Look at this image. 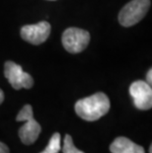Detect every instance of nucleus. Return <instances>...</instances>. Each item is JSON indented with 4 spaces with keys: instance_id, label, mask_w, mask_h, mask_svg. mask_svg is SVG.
Returning a JSON list of instances; mask_svg holds the SVG:
<instances>
[{
    "instance_id": "1",
    "label": "nucleus",
    "mask_w": 152,
    "mask_h": 153,
    "mask_svg": "<svg viewBox=\"0 0 152 153\" xmlns=\"http://www.w3.org/2000/svg\"><path fill=\"white\" fill-rule=\"evenodd\" d=\"M111 104L108 96L98 92L92 96L78 100L75 104V112L87 122H95L109 112Z\"/></svg>"
},
{
    "instance_id": "2",
    "label": "nucleus",
    "mask_w": 152,
    "mask_h": 153,
    "mask_svg": "<svg viewBox=\"0 0 152 153\" xmlns=\"http://www.w3.org/2000/svg\"><path fill=\"white\" fill-rule=\"evenodd\" d=\"M17 122H25L19 129V137L24 144H32L38 139L42 128L37 120L34 119L33 108L31 105H25L19 112L16 118Z\"/></svg>"
},
{
    "instance_id": "3",
    "label": "nucleus",
    "mask_w": 152,
    "mask_h": 153,
    "mask_svg": "<svg viewBox=\"0 0 152 153\" xmlns=\"http://www.w3.org/2000/svg\"><path fill=\"white\" fill-rule=\"evenodd\" d=\"M150 7V0H131L119 14V22L124 27H131L141 21Z\"/></svg>"
},
{
    "instance_id": "4",
    "label": "nucleus",
    "mask_w": 152,
    "mask_h": 153,
    "mask_svg": "<svg viewBox=\"0 0 152 153\" xmlns=\"http://www.w3.org/2000/svg\"><path fill=\"white\" fill-rule=\"evenodd\" d=\"M62 45L70 53L83 51L90 42V34L79 28H68L62 34Z\"/></svg>"
},
{
    "instance_id": "5",
    "label": "nucleus",
    "mask_w": 152,
    "mask_h": 153,
    "mask_svg": "<svg viewBox=\"0 0 152 153\" xmlns=\"http://www.w3.org/2000/svg\"><path fill=\"white\" fill-rule=\"evenodd\" d=\"M4 75L11 86L16 90L26 88L30 89L34 85V80L30 74L25 72L22 66L13 62L6 61L4 64Z\"/></svg>"
},
{
    "instance_id": "6",
    "label": "nucleus",
    "mask_w": 152,
    "mask_h": 153,
    "mask_svg": "<svg viewBox=\"0 0 152 153\" xmlns=\"http://www.w3.org/2000/svg\"><path fill=\"white\" fill-rule=\"evenodd\" d=\"M129 94L138 110H149L152 107V89L147 82L134 81L129 87Z\"/></svg>"
},
{
    "instance_id": "7",
    "label": "nucleus",
    "mask_w": 152,
    "mask_h": 153,
    "mask_svg": "<svg viewBox=\"0 0 152 153\" xmlns=\"http://www.w3.org/2000/svg\"><path fill=\"white\" fill-rule=\"evenodd\" d=\"M50 24L42 21L38 24L26 25L21 29V37L26 42L32 45H41L47 40L50 34Z\"/></svg>"
},
{
    "instance_id": "8",
    "label": "nucleus",
    "mask_w": 152,
    "mask_h": 153,
    "mask_svg": "<svg viewBox=\"0 0 152 153\" xmlns=\"http://www.w3.org/2000/svg\"><path fill=\"white\" fill-rule=\"evenodd\" d=\"M110 151L112 153H145L142 146L136 144L125 136L116 138L110 145Z\"/></svg>"
},
{
    "instance_id": "9",
    "label": "nucleus",
    "mask_w": 152,
    "mask_h": 153,
    "mask_svg": "<svg viewBox=\"0 0 152 153\" xmlns=\"http://www.w3.org/2000/svg\"><path fill=\"white\" fill-rule=\"evenodd\" d=\"M60 149V134L59 132H56L51 135L47 146L41 153H59Z\"/></svg>"
},
{
    "instance_id": "10",
    "label": "nucleus",
    "mask_w": 152,
    "mask_h": 153,
    "mask_svg": "<svg viewBox=\"0 0 152 153\" xmlns=\"http://www.w3.org/2000/svg\"><path fill=\"white\" fill-rule=\"evenodd\" d=\"M62 152L63 153H85L75 147V145H74L73 140H72V137H71L69 134H66L65 137H64Z\"/></svg>"
},
{
    "instance_id": "11",
    "label": "nucleus",
    "mask_w": 152,
    "mask_h": 153,
    "mask_svg": "<svg viewBox=\"0 0 152 153\" xmlns=\"http://www.w3.org/2000/svg\"><path fill=\"white\" fill-rule=\"evenodd\" d=\"M0 153H10L8 146L0 141Z\"/></svg>"
},
{
    "instance_id": "12",
    "label": "nucleus",
    "mask_w": 152,
    "mask_h": 153,
    "mask_svg": "<svg viewBox=\"0 0 152 153\" xmlns=\"http://www.w3.org/2000/svg\"><path fill=\"white\" fill-rule=\"evenodd\" d=\"M147 82L149 85H151V83H152V69H149V71H148V73H147Z\"/></svg>"
},
{
    "instance_id": "13",
    "label": "nucleus",
    "mask_w": 152,
    "mask_h": 153,
    "mask_svg": "<svg viewBox=\"0 0 152 153\" xmlns=\"http://www.w3.org/2000/svg\"><path fill=\"white\" fill-rule=\"evenodd\" d=\"M3 101H4V93H3V91L0 89V105L2 104Z\"/></svg>"
},
{
    "instance_id": "14",
    "label": "nucleus",
    "mask_w": 152,
    "mask_h": 153,
    "mask_svg": "<svg viewBox=\"0 0 152 153\" xmlns=\"http://www.w3.org/2000/svg\"><path fill=\"white\" fill-rule=\"evenodd\" d=\"M149 153H152V146L150 145V148H149Z\"/></svg>"
}]
</instances>
